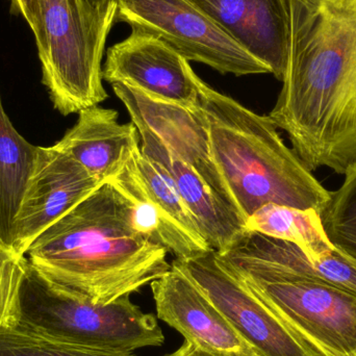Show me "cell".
Here are the masks:
<instances>
[{"label": "cell", "mask_w": 356, "mask_h": 356, "mask_svg": "<svg viewBox=\"0 0 356 356\" xmlns=\"http://www.w3.org/2000/svg\"><path fill=\"white\" fill-rule=\"evenodd\" d=\"M179 263L257 356H322L232 273L216 251Z\"/></svg>", "instance_id": "obj_9"}, {"label": "cell", "mask_w": 356, "mask_h": 356, "mask_svg": "<svg viewBox=\"0 0 356 356\" xmlns=\"http://www.w3.org/2000/svg\"><path fill=\"white\" fill-rule=\"evenodd\" d=\"M102 79L184 108L197 106L202 83L178 52L152 35L136 31L108 48Z\"/></svg>", "instance_id": "obj_11"}, {"label": "cell", "mask_w": 356, "mask_h": 356, "mask_svg": "<svg viewBox=\"0 0 356 356\" xmlns=\"http://www.w3.org/2000/svg\"><path fill=\"white\" fill-rule=\"evenodd\" d=\"M112 86L131 121L150 129L182 162L197 171L226 204L236 211L229 188L211 154L207 123L198 106L184 108L154 99L124 83Z\"/></svg>", "instance_id": "obj_13"}, {"label": "cell", "mask_w": 356, "mask_h": 356, "mask_svg": "<svg viewBox=\"0 0 356 356\" xmlns=\"http://www.w3.org/2000/svg\"><path fill=\"white\" fill-rule=\"evenodd\" d=\"M150 286L159 319L184 340L213 356H257L177 259Z\"/></svg>", "instance_id": "obj_12"}, {"label": "cell", "mask_w": 356, "mask_h": 356, "mask_svg": "<svg viewBox=\"0 0 356 356\" xmlns=\"http://www.w3.org/2000/svg\"><path fill=\"white\" fill-rule=\"evenodd\" d=\"M86 1L89 2L91 6H106L108 2L113 1V0H86Z\"/></svg>", "instance_id": "obj_25"}, {"label": "cell", "mask_w": 356, "mask_h": 356, "mask_svg": "<svg viewBox=\"0 0 356 356\" xmlns=\"http://www.w3.org/2000/svg\"><path fill=\"white\" fill-rule=\"evenodd\" d=\"M282 89L268 116L309 171L356 164V0H288Z\"/></svg>", "instance_id": "obj_1"}, {"label": "cell", "mask_w": 356, "mask_h": 356, "mask_svg": "<svg viewBox=\"0 0 356 356\" xmlns=\"http://www.w3.org/2000/svg\"><path fill=\"white\" fill-rule=\"evenodd\" d=\"M197 106L213 160L244 220L269 203L321 213L330 191L284 144L269 116L257 115L203 81Z\"/></svg>", "instance_id": "obj_3"}, {"label": "cell", "mask_w": 356, "mask_h": 356, "mask_svg": "<svg viewBox=\"0 0 356 356\" xmlns=\"http://www.w3.org/2000/svg\"><path fill=\"white\" fill-rule=\"evenodd\" d=\"M0 356H135L71 344L18 324L0 330Z\"/></svg>", "instance_id": "obj_21"}, {"label": "cell", "mask_w": 356, "mask_h": 356, "mask_svg": "<svg viewBox=\"0 0 356 356\" xmlns=\"http://www.w3.org/2000/svg\"><path fill=\"white\" fill-rule=\"evenodd\" d=\"M10 10L14 15H21L33 31L37 44L38 54L41 56L46 48L45 29L43 21V0H10Z\"/></svg>", "instance_id": "obj_23"}, {"label": "cell", "mask_w": 356, "mask_h": 356, "mask_svg": "<svg viewBox=\"0 0 356 356\" xmlns=\"http://www.w3.org/2000/svg\"><path fill=\"white\" fill-rule=\"evenodd\" d=\"M102 184L56 145L38 146L35 166L15 219L12 248L25 255L40 234Z\"/></svg>", "instance_id": "obj_10"}, {"label": "cell", "mask_w": 356, "mask_h": 356, "mask_svg": "<svg viewBox=\"0 0 356 356\" xmlns=\"http://www.w3.org/2000/svg\"><path fill=\"white\" fill-rule=\"evenodd\" d=\"M282 81L288 62V0H188Z\"/></svg>", "instance_id": "obj_14"}, {"label": "cell", "mask_w": 356, "mask_h": 356, "mask_svg": "<svg viewBox=\"0 0 356 356\" xmlns=\"http://www.w3.org/2000/svg\"><path fill=\"white\" fill-rule=\"evenodd\" d=\"M108 182L129 203L136 229L177 261L196 259L211 250L172 178L141 148Z\"/></svg>", "instance_id": "obj_8"}, {"label": "cell", "mask_w": 356, "mask_h": 356, "mask_svg": "<svg viewBox=\"0 0 356 356\" xmlns=\"http://www.w3.org/2000/svg\"><path fill=\"white\" fill-rule=\"evenodd\" d=\"M218 257L318 353L356 356L355 294L261 263L236 246Z\"/></svg>", "instance_id": "obj_5"}, {"label": "cell", "mask_w": 356, "mask_h": 356, "mask_svg": "<svg viewBox=\"0 0 356 356\" xmlns=\"http://www.w3.org/2000/svg\"><path fill=\"white\" fill-rule=\"evenodd\" d=\"M167 253L136 229L129 203L106 182L40 234L25 257L54 284L108 305L166 274Z\"/></svg>", "instance_id": "obj_2"}, {"label": "cell", "mask_w": 356, "mask_h": 356, "mask_svg": "<svg viewBox=\"0 0 356 356\" xmlns=\"http://www.w3.org/2000/svg\"><path fill=\"white\" fill-rule=\"evenodd\" d=\"M320 217L334 248L356 263V164L345 173L341 188L330 192Z\"/></svg>", "instance_id": "obj_20"}, {"label": "cell", "mask_w": 356, "mask_h": 356, "mask_svg": "<svg viewBox=\"0 0 356 356\" xmlns=\"http://www.w3.org/2000/svg\"><path fill=\"white\" fill-rule=\"evenodd\" d=\"M245 229L288 241L315 259H321L336 250L316 209L269 203L245 220Z\"/></svg>", "instance_id": "obj_19"}, {"label": "cell", "mask_w": 356, "mask_h": 356, "mask_svg": "<svg viewBox=\"0 0 356 356\" xmlns=\"http://www.w3.org/2000/svg\"><path fill=\"white\" fill-rule=\"evenodd\" d=\"M135 125L141 152L159 163L172 178L211 250L220 254L227 251L246 232L244 218L226 204L197 171L182 162L150 129L140 123Z\"/></svg>", "instance_id": "obj_15"}, {"label": "cell", "mask_w": 356, "mask_h": 356, "mask_svg": "<svg viewBox=\"0 0 356 356\" xmlns=\"http://www.w3.org/2000/svg\"><path fill=\"white\" fill-rule=\"evenodd\" d=\"M38 146L10 122L0 98V241L12 247L14 223L35 166Z\"/></svg>", "instance_id": "obj_18"}, {"label": "cell", "mask_w": 356, "mask_h": 356, "mask_svg": "<svg viewBox=\"0 0 356 356\" xmlns=\"http://www.w3.org/2000/svg\"><path fill=\"white\" fill-rule=\"evenodd\" d=\"M163 356H213L211 353H207V351L202 350L199 348L196 345L192 344V343L184 341V344L175 350V353H169V355Z\"/></svg>", "instance_id": "obj_24"}, {"label": "cell", "mask_w": 356, "mask_h": 356, "mask_svg": "<svg viewBox=\"0 0 356 356\" xmlns=\"http://www.w3.org/2000/svg\"><path fill=\"white\" fill-rule=\"evenodd\" d=\"M118 119V112L112 108H85L74 127L54 145L106 184L122 172L141 144L135 123L123 124Z\"/></svg>", "instance_id": "obj_16"}, {"label": "cell", "mask_w": 356, "mask_h": 356, "mask_svg": "<svg viewBox=\"0 0 356 356\" xmlns=\"http://www.w3.org/2000/svg\"><path fill=\"white\" fill-rule=\"evenodd\" d=\"M117 6L116 23L156 38L188 62L236 76L270 73L188 0H117Z\"/></svg>", "instance_id": "obj_7"}, {"label": "cell", "mask_w": 356, "mask_h": 356, "mask_svg": "<svg viewBox=\"0 0 356 356\" xmlns=\"http://www.w3.org/2000/svg\"><path fill=\"white\" fill-rule=\"evenodd\" d=\"M19 324L58 340L96 350L131 353L160 347L165 336L158 319L121 297L92 302L44 277L27 259L20 289Z\"/></svg>", "instance_id": "obj_4"}, {"label": "cell", "mask_w": 356, "mask_h": 356, "mask_svg": "<svg viewBox=\"0 0 356 356\" xmlns=\"http://www.w3.org/2000/svg\"><path fill=\"white\" fill-rule=\"evenodd\" d=\"M232 246L272 267L356 295V263L337 248L326 257L315 259L293 243L257 232H245Z\"/></svg>", "instance_id": "obj_17"}, {"label": "cell", "mask_w": 356, "mask_h": 356, "mask_svg": "<svg viewBox=\"0 0 356 356\" xmlns=\"http://www.w3.org/2000/svg\"><path fill=\"white\" fill-rule=\"evenodd\" d=\"M117 0H43L45 51L39 56L42 83L54 108L79 114L108 98L102 79L106 39L116 23Z\"/></svg>", "instance_id": "obj_6"}, {"label": "cell", "mask_w": 356, "mask_h": 356, "mask_svg": "<svg viewBox=\"0 0 356 356\" xmlns=\"http://www.w3.org/2000/svg\"><path fill=\"white\" fill-rule=\"evenodd\" d=\"M27 259L0 241V330L20 322V289Z\"/></svg>", "instance_id": "obj_22"}]
</instances>
